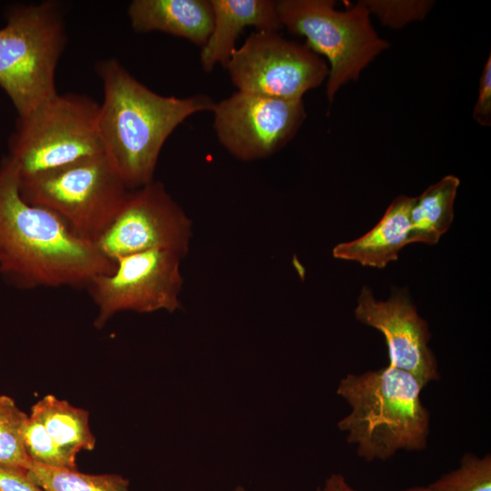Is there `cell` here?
<instances>
[{"label":"cell","mask_w":491,"mask_h":491,"mask_svg":"<svg viewBox=\"0 0 491 491\" xmlns=\"http://www.w3.org/2000/svg\"><path fill=\"white\" fill-rule=\"evenodd\" d=\"M14 160L0 162V276L18 289L86 288L114 263L53 211L26 202Z\"/></svg>","instance_id":"6da1fadb"},{"label":"cell","mask_w":491,"mask_h":491,"mask_svg":"<svg viewBox=\"0 0 491 491\" xmlns=\"http://www.w3.org/2000/svg\"><path fill=\"white\" fill-rule=\"evenodd\" d=\"M103 100L97 125L105 156L128 190L154 181L162 147L190 115L213 110L206 95L189 97L159 95L115 59L99 64Z\"/></svg>","instance_id":"7a4b0ae2"},{"label":"cell","mask_w":491,"mask_h":491,"mask_svg":"<svg viewBox=\"0 0 491 491\" xmlns=\"http://www.w3.org/2000/svg\"><path fill=\"white\" fill-rule=\"evenodd\" d=\"M423 387L413 375L391 366L340 380L336 394L351 410L337 426L361 458L384 461L400 450L426 447L430 415L421 401Z\"/></svg>","instance_id":"3957f363"},{"label":"cell","mask_w":491,"mask_h":491,"mask_svg":"<svg viewBox=\"0 0 491 491\" xmlns=\"http://www.w3.org/2000/svg\"><path fill=\"white\" fill-rule=\"evenodd\" d=\"M65 44L55 2L10 9L0 28V86L23 116L57 94L55 70Z\"/></svg>","instance_id":"277c9868"},{"label":"cell","mask_w":491,"mask_h":491,"mask_svg":"<svg viewBox=\"0 0 491 491\" xmlns=\"http://www.w3.org/2000/svg\"><path fill=\"white\" fill-rule=\"evenodd\" d=\"M276 11L282 27L306 38V45L329 63L326 95L329 105L338 90L358 79L361 72L389 44L371 23L363 0L338 10L332 0H279Z\"/></svg>","instance_id":"5b68a950"},{"label":"cell","mask_w":491,"mask_h":491,"mask_svg":"<svg viewBox=\"0 0 491 491\" xmlns=\"http://www.w3.org/2000/svg\"><path fill=\"white\" fill-rule=\"evenodd\" d=\"M98 106L84 95L57 93L18 116L8 155L20 178L105 155L98 131Z\"/></svg>","instance_id":"8992f818"},{"label":"cell","mask_w":491,"mask_h":491,"mask_svg":"<svg viewBox=\"0 0 491 491\" xmlns=\"http://www.w3.org/2000/svg\"><path fill=\"white\" fill-rule=\"evenodd\" d=\"M28 203L59 215L80 238L95 244L129 191L105 155L20 178Z\"/></svg>","instance_id":"52a82bcc"},{"label":"cell","mask_w":491,"mask_h":491,"mask_svg":"<svg viewBox=\"0 0 491 491\" xmlns=\"http://www.w3.org/2000/svg\"><path fill=\"white\" fill-rule=\"evenodd\" d=\"M183 258L164 249L117 258L112 272L94 277L86 286L97 308L95 326L103 327L123 311L173 313L180 308Z\"/></svg>","instance_id":"ba28073f"},{"label":"cell","mask_w":491,"mask_h":491,"mask_svg":"<svg viewBox=\"0 0 491 491\" xmlns=\"http://www.w3.org/2000/svg\"><path fill=\"white\" fill-rule=\"evenodd\" d=\"M225 69L237 91L298 101L328 75L325 60L277 31H257L233 53Z\"/></svg>","instance_id":"9c48e42d"},{"label":"cell","mask_w":491,"mask_h":491,"mask_svg":"<svg viewBox=\"0 0 491 491\" xmlns=\"http://www.w3.org/2000/svg\"><path fill=\"white\" fill-rule=\"evenodd\" d=\"M192 222L160 182L129 190L117 214L95 242L111 262L152 249L189 251Z\"/></svg>","instance_id":"30bf717a"},{"label":"cell","mask_w":491,"mask_h":491,"mask_svg":"<svg viewBox=\"0 0 491 491\" xmlns=\"http://www.w3.org/2000/svg\"><path fill=\"white\" fill-rule=\"evenodd\" d=\"M212 112L219 143L243 161L276 153L296 135L306 117L302 100L242 91L215 103Z\"/></svg>","instance_id":"8fae6325"},{"label":"cell","mask_w":491,"mask_h":491,"mask_svg":"<svg viewBox=\"0 0 491 491\" xmlns=\"http://www.w3.org/2000/svg\"><path fill=\"white\" fill-rule=\"evenodd\" d=\"M357 321L376 328L385 336L388 366L413 375L425 386L440 377L437 360L429 346L431 334L409 296L404 292L387 300H376L364 286L355 308Z\"/></svg>","instance_id":"7c38bea8"},{"label":"cell","mask_w":491,"mask_h":491,"mask_svg":"<svg viewBox=\"0 0 491 491\" xmlns=\"http://www.w3.org/2000/svg\"><path fill=\"white\" fill-rule=\"evenodd\" d=\"M210 2L213 8V27L200 54L201 65L205 72H211L216 65L226 67L236 49V39L246 27L255 26L257 31H278L282 28L276 1Z\"/></svg>","instance_id":"4fadbf2b"},{"label":"cell","mask_w":491,"mask_h":491,"mask_svg":"<svg viewBox=\"0 0 491 491\" xmlns=\"http://www.w3.org/2000/svg\"><path fill=\"white\" fill-rule=\"evenodd\" d=\"M134 30L159 31L203 46L213 27L210 0H134L127 10Z\"/></svg>","instance_id":"5bb4252c"},{"label":"cell","mask_w":491,"mask_h":491,"mask_svg":"<svg viewBox=\"0 0 491 491\" xmlns=\"http://www.w3.org/2000/svg\"><path fill=\"white\" fill-rule=\"evenodd\" d=\"M413 197L398 195L380 221L366 235L333 248L337 259L355 261L362 266L384 268L398 258L408 243L409 212Z\"/></svg>","instance_id":"9a60e30c"},{"label":"cell","mask_w":491,"mask_h":491,"mask_svg":"<svg viewBox=\"0 0 491 491\" xmlns=\"http://www.w3.org/2000/svg\"><path fill=\"white\" fill-rule=\"evenodd\" d=\"M459 185L458 177L448 175L413 197L409 212V244L433 246L438 243L453 222Z\"/></svg>","instance_id":"2e32d148"},{"label":"cell","mask_w":491,"mask_h":491,"mask_svg":"<svg viewBox=\"0 0 491 491\" xmlns=\"http://www.w3.org/2000/svg\"><path fill=\"white\" fill-rule=\"evenodd\" d=\"M30 416L38 419L59 448L76 459L81 450L91 451L95 438L89 426V414L65 400L47 395L31 408Z\"/></svg>","instance_id":"e0dca14e"},{"label":"cell","mask_w":491,"mask_h":491,"mask_svg":"<svg viewBox=\"0 0 491 491\" xmlns=\"http://www.w3.org/2000/svg\"><path fill=\"white\" fill-rule=\"evenodd\" d=\"M25 473L45 491H131L129 481L117 474H85L33 461Z\"/></svg>","instance_id":"ac0fdd59"},{"label":"cell","mask_w":491,"mask_h":491,"mask_svg":"<svg viewBox=\"0 0 491 491\" xmlns=\"http://www.w3.org/2000/svg\"><path fill=\"white\" fill-rule=\"evenodd\" d=\"M29 416L7 396H0V466L26 472L32 463L25 446Z\"/></svg>","instance_id":"d6986e66"},{"label":"cell","mask_w":491,"mask_h":491,"mask_svg":"<svg viewBox=\"0 0 491 491\" xmlns=\"http://www.w3.org/2000/svg\"><path fill=\"white\" fill-rule=\"evenodd\" d=\"M427 486L431 491H491V456L466 453L457 468Z\"/></svg>","instance_id":"ffe728a7"},{"label":"cell","mask_w":491,"mask_h":491,"mask_svg":"<svg viewBox=\"0 0 491 491\" xmlns=\"http://www.w3.org/2000/svg\"><path fill=\"white\" fill-rule=\"evenodd\" d=\"M25 446L33 462L58 468L76 469L75 458L65 454L48 435L43 424L29 416L25 429Z\"/></svg>","instance_id":"44dd1931"},{"label":"cell","mask_w":491,"mask_h":491,"mask_svg":"<svg viewBox=\"0 0 491 491\" xmlns=\"http://www.w3.org/2000/svg\"><path fill=\"white\" fill-rule=\"evenodd\" d=\"M370 15L391 28L424 19L434 5L428 0H363Z\"/></svg>","instance_id":"7402d4cb"},{"label":"cell","mask_w":491,"mask_h":491,"mask_svg":"<svg viewBox=\"0 0 491 491\" xmlns=\"http://www.w3.org/2000/svg\"><path fill=\"white\" fill-rule=\"evenodd\" d=\"M474 120L482 126L491 125V55H489L482 70L478 95L473 109Z\"/></svg>","instance_id":"603a6c76"},{"label":"cell","mask_w":491,"mask_h":491,"mask_svg":"<svg viewBox=\"0 0 491 491\" xmlns=\"http://www.w3.org/2000/svg\"><path fill=\"white\" fill-rule=\"evenodd\" d=\"M0 491H45L25 472L0 466Z\"/></svg>","instance_id":"cb8c5ba5"},{"label":"cell","mask_w":491,"mask_h":491,"mask_svg":"<svg viewBox=\"0 0 491 491\" xmlns=\"http://www.w3.org/2000/svg\"><path fill=\"white\" fill-rule=\"evenodd\" d=\"M322 491H357L353 488L342 474L334 473L325 482Z\"/></svg>","instance_id":"d4e9b609"},{"label":"cell","mask_w":491,"mask_h":491,"mask_svg":"<svg viewBox=\"0 0 491 491\" xmlns=\"http://www.w3.org/2000/svg\"><path fill=\"white\" fill-rule=\"evenodd\" d=\"M401 491H431L428 486H413Z\"/></svg>","instance_id":"484cf974"},{"label":"cell","mask_w":491,"mask_h":491,"mask_svg":"<svg viewBox=\"0 0 491 491\" xmlns=\"http://www.w3.org/2000/svg\"><path fill=\"white\" fill-rule=\"evenodd\" d=\"M234 491H245V489L241 486H238Z\"/></svg>","instance_id":"4316f807"},{"label":"cell","mask_w":491,"mask_h":491,"mask_svg":"<svg viewBox=\"0 0 491 491\" xmlns=\"http://www.w3.org/2000/svg\"><path fill=\"white\" fill-rule=\"evenodd\" d=\"M316 491H322V489L318 488Z\"/></svg>","instance_id":"83f0119b"}]
</instances>
